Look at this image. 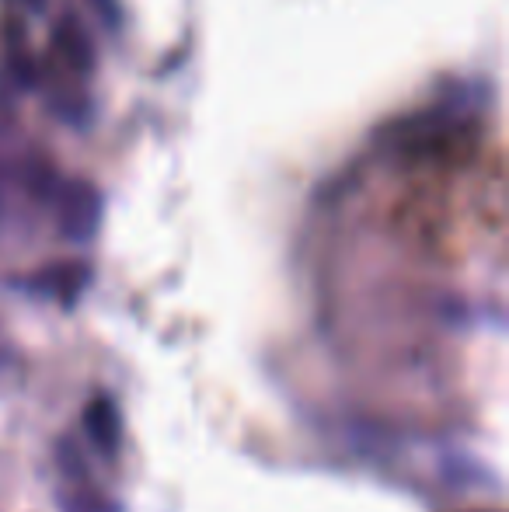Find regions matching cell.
Here are the masks:
<instances>
[{
	"label": "cell",
	"instance_id": "cell-1",
	"mask_svg": "<svg viewBox=\"0 0 509 512\" xmlns=\"http://www.w3.org/2000/svg\"><path fill=\"white\" fill-rule=\"evenodd\" d=\"M98 213H102V203H98V192L84 182H74L60 192V223L63 234L74 237V241H88L98 227Z\"/></svg>",
	"mask_w": 509,
	"mask_h": 512
},
{
	"label": "cell",
	"instance_id": "cell-2",
	"mask_svg": "<svg viewBox=\"0 0 509 512\" xmlns=\"http://www.w3.org/2000/svg\"><path fill=\"white\" fill-rule=\"evenodd\" d=\"M84 422H88V436H91V443H95L98 450H102V453L116 450V443H119V415H116V408H112L109 401H105V398L91 401L88 411H84Z\"/></svg>",
	"mask_w": 509,
	"mask_h": 512
},
{
	"label": "cell",
	"instance_id": "cell-4",
	"mask_svg": "<svg viewBox=\"0 0 509 512\" xmlns=\"http://www.w3.org/2000/svg\"><path fill=\"white\" fill-rule=\"evenodd\" d=\"M21 4H28V7H42V0H21Z\"/></svg>",
	"mask_w": 509,
	"mask_h": 512
},
{
	"label": "cell",
	"instance_id": "cell-3",
	"mask_svg": "<svg viewBox=\"0 0 509 512\" xmlns=\"http://www.w3.org/2000/svg\"><path fill=\"white\" fill-rule=\"evenodd\" d=\"M60 509L63 512H119L116 502H109L105 495H98L95 488H84V492H67L60 495Z\"/></svg>",
	"mask_w": 509,
	"mask_h": 512
}]
</instances>
